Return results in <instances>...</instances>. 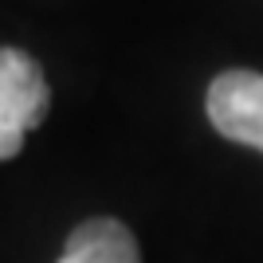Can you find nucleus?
I'll list each match as a JSON object with an SVG mask.
<instances>
[{"label": "nucleus", "instance_id": "f257e3e1", "mask_svg": "<svg viewBox=\"0 0 263 263\" xmlns=\"http://www.w3.org/2000/svg\"><path fill=\"white\" fill-rule=\"evenodd\" d=\"M51 90L44 67L20 47H0V161L24 149L28 130L47 118Z\"/></svg>", "mask_w": 263, "mask_h": 263}, {"label": "nucleus", "instance_id": "7ed1b4c3", "mask_svg": "<svg viewBox=\"0 0 263 263\" xmlns=\"http://www.w3.org/2000/svg\"><path fill=\"white\" fill-rule=\"evenodd\" d=\"M59 263H142L138 255V240L122 220H87L79 224L63 243Z\"/></svg>", "mask_w": 263, "mask_h": 263}, {"label": "nucleus", "instance_id": "f03ea898", "mask_svg": "<svg viewBox=\"0 0 263 263\" xmlns=\"http://www.w3.org/2000/svg\"><path fill=\"white\" fill-rule=\"evenodd\" d=\"M209 122L220 138L236 145H252L263 154V75L259 71H224L212 79L209 99Z\"/></svg>", "mask_w": 263, "mask_h": 263}]
</instances>
